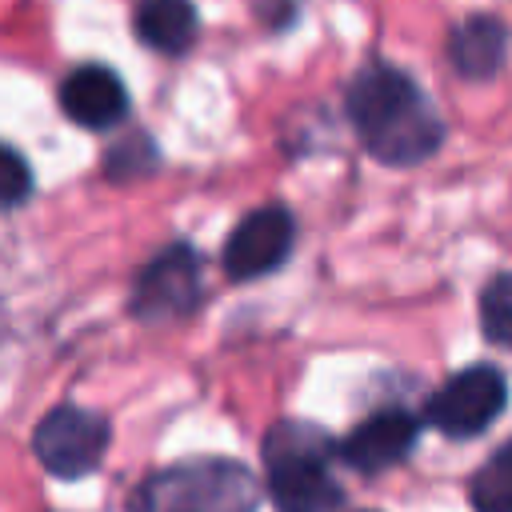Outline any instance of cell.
Here are the masks:
<instances>
[{"mask_svg":"<svg viewBox=\"0 0 512 512\" xmlns=\"http://www.w3.org/2000/svg\"><path fill=\"white\" fill-rule=\"evenodd\" d=\"M32 448H36V460L52 476H68V480L88 476L92 468H100V460L108 452V420L88 408H76V404L52 408L36 424Z\"/></svg>","mask_w":512,"mask_h":512,"instance_id":"4","label":"cell"},{"mask_svg":"<svg viewBox=\"0 0 512 512\" xmlns=\"http://www.w3.org/2000/svg\"><path fill=\"white\" fill-rule=\"evenodd\" d=\"M132 512H256V480L236 460H192L148 476Z\"/></svg>","mask_w":512,"mask_h":512,"instance_id":"3","label":"cell"},{"mask_svg":"<svg viewBox=\"0 0 512 512\" xmlns=\"http://www.w3.org/2000/svg\"><path fill=\"white\" fill-rule=\"evenodd\" d=\"M332 440L300 420L276 424L264 436L268 492L280 512H336L340 484L332 476Z\"/></svg>","mask_w":512,"mask_h":512,"instance_id":"2","label":"cell"},{"mask_svg":"<svg viewBox=\"0 0 512 512\" xmlns=\"http://www.w3.org/2000/svg\"><path fill=\"white\" fill-rule=\"evenodd\" d=\"M200 300V256L192 244L160 248L132 288V312L140 320H180Z\"/></svg>","mask_w":512,"mask_h":512,"instance_id":"5","label":"cell"},{"mask_svg":"<svg viewBox=\"0 0 512 512\" xmlns=\"http://www.w3.org/2000/svg\"><path fill=\"white\" fill-rule=\"evenodd\" d=\"M508 52V32L492 16H468L448 36V60L464 80H488L500 72Z\"/></svg>","mask_w":512,"mask_h":512,"instance_id":"10","label":"cell"},{"mask_svg":"<svg viewBox=\"0 0 512 512\" xmlns=\"http://www.w3.org/2000/svg\"><path fill=\"white\" fill-rule=\"evenodd\" d=\"M504 400H508L504 376L496 368H488V364H472V368L456 372L428 400V420L444 436H476L500 416Z\"/></svg>","mask_w":512,"mask_h":512,"instance_id":"6","label":"cell"},{"mask_svg":"<svg viewBox=\"0 0 512 512\" xmlns=\"http://www.w3.org/2000/svg\"><path fill=\"white\" fill-rule=\"evenodd\" d=\"M480 328L492 344L512 348V272H500L480 292Z\"/></svg>","mask_w":512,"mask_h":512,"instance_id":"13","label":"cell"},{"mask_svg":"<svg viewBox=\"0 0 512 512\" xmlns=\"http://www.w3.org/2000/svg\"><path fill=\"white\" fill-rule=\"evenodd\" d=\"M412 444H416V420L400 408H384V412L360 420L336 452L356 472H380V468H392L396 460H404L412 452Z\"/></svg>","mask_w":512,"mask_h":512,"instance_id":"9","label":"cell"},{"mask_svg":"<svg viewBox=\"0 0 512 512\" xmlns=\"http://www.w3.org/2000/svg\"><path fill=\"white\" fill-rule=\"evenodd\" d=\"M60 108L72 124L108 132L128 116V88L104 64H80L60 80Z\"/></svg>","mask_w":512,"mask_h":512,"instance_id":"8","label":"cell"},{"mask_svg":"<svg viewBox=\"0 0 512 512\" xmlns=\"http://www.w3.org/2000/svg\"><path fill=\"white\" fill-rule=\"evenodd\" d=\"M132 24H136L140 44H148L164 56H184L196 40L200 16H196L192 0H140Z\"/></svg>","mask_w":512,"mask_h":512,"instance_id":"11","label":"cell"},{"mask_svg":"<svg viewBox=\"0 0 512 512\" xmlns=\"http://www.w3.org/2000/svg\"><path fill=\"white\" fill-rule=\"evenodd\" d=\"M472 508L476 512H512V440L488 456V464L472 476Z\"/></svg>","mask_w":512,"mask_h":512,"instance_id":"12","label":"cell"},{"mask_svg":"<svg viewBox=\"0 0 512 512\" xmlns=\"http://www.w3.org/2000/svg\"><path fill=\"white\" fill-rule=\"evenodd\" d=\"M28 196H32V168H28V160L12 144H0V208H16Z\"/></svg>","mask_w":512,"mask_h":512,"instance_id":"14","label":"cell"},{"mask_svg":"<svg viewBox=\"0 0 512 512\" xmlns=\"http://www.w3.org/2000/svg\"><path fill=\"white\" fill-rule=\"evenodd\" d=\"M296 240V220L284 204H264L256 212H248L232 236L224 240L220 264L232 280H252V276H268L276 272Z\"/></svg>","mask_w":512,"mask_h":512,"instance_id":"7","label":"cell"},{"mask_svg":"<svg viewBox=\"0 0 512 512\" xmlns=\"http://www.w3.org/2000/svg\"><path fill=\"white\" fill-rule=\"evenodd\" d=\"M344 108L360 144L384 164H420L444 140V124L420 84L392 64H368L356 72Z\"/></svg>","mask_w":512,"mask_h":512,"instance_id":"1","label":"cell"}]
</instances>
